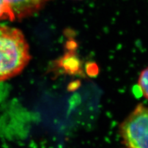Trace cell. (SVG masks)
<instances>
[{
    "mask_svg": "<svg viewBox=\"0 0 148 148\" xmlns=\"http://www.w3.org/2000/svg\"><path fill=\"white\" fill-rule=\"evenodd\" d=\"M30 58L28 44L21 31L0 26V82L19 73Z\"/></svg>",
    "mask_w": 148,
    "mask_h": 148,
    "instance_id": "cell-1",
    "label": "cell"
},
{
    "mask_svg": "<svg viewBox=\"0 0 148 148\" xmlns=\"http://www.w3.org/2000/svg\"><path fill=\"white\" fill-rule=\"evenodd\" d=\"M119 132L127 148H148V107L136 106L121 123Z\"/></svg>",
    "mask_w": 148,
    "mask_h": 148,
    "instance_id": "cell-2",
    "label": "cell"
},
{
    "mask_svg": "<svg viewBox=\"0 0 148 148\" xmlns=\"http://www.w3.org/2000/svg\"><path fill=\"white\" fill-rule=\"evenodd\" d=\"M12 9L15 18L32 16L43 8L49 0H4Z\"/></svg>",
    "mask_w": 148,
    "mask_h": 148,
    "instance_id": "cell-3",
    "label": "cell"
},
{
    "mask_svg": "<svg viewBox=\"0 0 148 148\" xmlns=\"http://www.w3.org/2000/svg\"><path fill=\"white\" fill-rule=\"evenodd\" d=\"M58 67L63 70L66 73L77 74L82 72L81 62L76 55L71 51L66 53L57 61Z\"/></svg>",
    "mask_w": 148,
    "mask_h": 148,
    "instance_id": "cell-4",
    "label": "cell"
},
{
    "mask_svg": "<svg viewBox=\"0 0 148 148\" xmlns=\"http://www.w3.org/2000/svg\"><path fill=\"white\" fill-rule=\"evenodd\" d=\"M138 87L144 97L148 99V67L140 73L138 79Z\"/></svg>",
    "mask_w": 148,
    "mask_h": 148,
    "instance_id": "cell-5",
    "label": "cell"
},
{
    "mask_svg": "<svg viewBox=\"0 0 148 148\" xmlns=\"http://www.w3.org/2000/svg\"><path fill=\"white\" fill-rule=\"evenodd\" d=\"M15 18V16L10 5L4 0H0V21L1 20L13 21Z\"/></svg>",
    "mask_w": 148,
    "mask_h": 148,
    "instance_id": "cell-6",
    "label": "cell"
}]
</instances>
